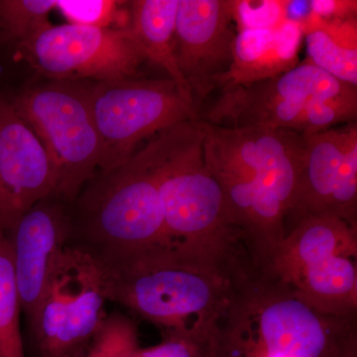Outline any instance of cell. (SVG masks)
I'll return each instance as SVG.
<instances>
[{"label": "cell", "instance_id": "cell-3", "mask_svg": "<svg viewBox=\"0 0 357 357\" xmlns=\"http://www.w3.org/2000/svg\"><path fill=\"white\" fill-rule=\"evenodd\" d=\"M223 347L252 357H357L356 318L321 314L285 284L255 269L220 326Z\"/></svg>", "mask_w": 357, "mask_h": 357}, {"label": "cell", "instance_id": "cell-23", "mask_svg": "<svg viewBox=\"0 0 357 357\" xmlns=\"http://www.w3.org/2000/svg\"><path fill=\"white\" fill-rule=\"evenodd\" d=\"M290 4L284 0H231L236 33L277 27L288 20Z\"/></svg>", "mask_w": 357, "mask_h": 357}, {"label": "cell", "instance_id": "cell-4", "mask_svg": "<svg viewBox=\"0 0 357 357\" xmlns=\"http://www.w3.org/2000/svg\"><path fill=\"white\" fill-rule=\"evenodd\" d=\"M155 168L169 241L189 252L220 260L244 257L225 194L204 159L198 121L182 122L152 138Z\"/></svg>", "mask_w": 357, "mask_h": 357}, {"label": "cell", "instance_id": "cell-10", "mask_svg": "<svg viewBox=\"0 0 357 357\" xmlns=\"http://www.w3.org/2000/svg\"><path fill=\"white\" fill-rule=\"evenodd\" d=\"M356 89L306 59L272 79L220 89V96L199 110L198 121L223 128L288 129L301 134L312 105Z\"/></svg>", "mask_w": 357, "mask_h": 357}, {"label": "cell", "instance_id": "cell-15", "mask_svg": "<svg viewBox=\"0 0 357 357\" xmlns=\"http://www.w3.org/2000/svg\"><path fill=\"white\" fill-rule=\"evenodd\" d=\"M69 204L56 196L39 202L8 232L21 310L34 319L56 265L70 241Z\"/></svg>", "mask_w": 357, "mask_h": 357}, {"label": "cell", "instance_id": "cell-22", "mask_svg": "<svg viewBox=\"0 0 357 357\" xmlns=\"http://www.w3.org/2000/svg\"><path fill=\"white\" fill-rule=\"evenodd\" d=\"M55 10L70 24L126 29L128 2L112 0H58Z\"/></svg>", "mask_w": 357, "mask_h": 357}, {"label": "cell", "instance_id": "cell-16", "mask_svg": "<svg viewBox=\"0 0 357 357\" xmlns=\"http://www.w3.org/2000/svg\"><path fill=\"white\" fill-rule=\"evenodd\" d=\"M303 37L300 23L292 20L272 29L237 32L231 65L215 89L248 86L292 70L300 63Z\"/></svg>", "mask_w": 357, "mask_h": 357}, {"label": "cell", "instance_id": "cell-14", "mask_svg": "<svg viewBox=\"0 0 357 357\" xmlns=\"http://www.w3.org/2000/svg\"><path fill=\"white\" fill-rule=\"evenodd\" d=\"M55 191V172L41 140L10 100L0 96V231L8 234Z\"/></svg>", "mask_w": 357, "mask_h": 357}, {"label": "cell", "instance_id": "cell-21", "mask_svg": "<svg viewBox=\"0 0 357 357\" xmlns=\"http://www.w3.org/2000/svg\"><path fill=\"white\" fill-rule=\"evenodd\" d=\"M218 331L213 333L170 331L161 344L131 347L121 357H218Z\"/></svg>", "mask_w": 357, "mask_h": 357}, {"label": "cell", "instance_id": "cell-8", "mask_svg": "<svg viewBox=\"0 0 357 357\" xmlns=\"http://www.w3.org/2000/svg\"><path fill=\"white\" fill-rule=\"evenodd\" d=\"M86 88L102 144L98 173L121 165L145 140L199 117L191 93L169 77L86 82Z\"/></svg>", "mask_w": 357, "mask_h": 357}, {"label": "cell", "instance_id": "cell-19", "mask_svg": "<svg viewBox=\"0 0 357 357\" xmlns=\"http://www.w3.org/2000/svg\"><path fill=\"white\" fill-rule=\"evenodd\" d=\"M21 312L10 244L7 234L0 231V357H26Z\"/></svg>", "mask_w": 357, "mask_h": 357}, {"label": "cell", "instance_id": "cell-13", "mask_svg": "<svg viewBox=\"0 0 357 357\" xmlns=\"http://www.w3.org/2000/svg\"><path fill=\"white\" fill-rule=\"evenodd\" d=\"M236 37L231 0H178L176 58L199 110L231 65Z\"/></svg>", "mask_w": 357, "mask_h": 357}, {"label": "cell", "instance_id": "cell-5", "mask_svg": "<svg viewBox=\"0 0 357 357\" xmlns=\"http://www.w3.org/2000/svg\"><path fill=\"white\" fill-rule=\"evenodd\" d=\"M69 211L70 245L98 261L171 244L160 201L152 140L121 165L98 173Z\"/></svg>", "mask_w": 357, "mask_h": 357}, {"label": "cell", "instance_id": "cell-7", "mask_svg": "<svg viewBox=\"0 0 357 357\" xmlns=\"http://www.w3.org/2000/svg\"><path fill=\"white\" fill-rule=\"evenodd\" d=\"M9 100L48 153L56 176L55 196L72 204L102 162L86 82L55 81L27 89Z\"/></svg>", "mask_w": 357, "mask_h": 357}, {"label": "cell", "instance_id": "cell-12", "mask_svg": "<svg viewBox=\"0 0 357 357\" xmlns=\"http://www.w3.org/2000/svg\"><path fill=\"white\" fill-rule=\"evenodd\" d=\"M305 139L306 151L286 218L285 236L307 218H333L356 225V121Z\"/></svg>", "mask_w": 357, "mask_h": 357}, {"label": "cell", "instance_id": "cell-11", "mask_svg": "<svg viewBox=\"0 0 357 357\" xmlns=\"http://www.w3.org/2000/svg\"><path fill=\"white\" fill-rule=\"evenodd\" d=\"M17 47L33 68L54 81L132 79L147 62L128 28L50 24Z\"/></svg>", "mask_w": 357, "mask_h": 357}, {"label": "cell", "instance_id": "cell-18", "mask_svg": "<svg viewBox=\"0 0 357 357\" xmlns=\"http://www.w3.org/2000/svg\"><path fill=\"white\" fill-rule=\"evenodd\" d=\"M298 22L306 38L307 60L357 88L356 17L326 20L309 13Z\"/></svg>", "mask_w": 357, "mask_h": 357}, {"label": "cell", "instance_id": "cell-1", "mask_svg": "<svg viewBox=\"0 0 357 357\" xmlns=\"http://www.w3.org/2000/svg\"><path fill=\"white\" fill-rule=\"evenodd\" d=\"M206 164L222 185L232 223L256 267L266 268L286 234L305 136L288 129L204 123Z\"/></svg>", "mask_w": 357, "mask_h": 357}, {"label": "cell", "instance_id": "cell-20", "mask_svg": "<svg viewBox=\"0 0 357 357\" xmlns=\"http://www.w3.org/2000/svg\"><path fill=\"white\" fill-rule=\"evenodd\" d=\"M53 0H0V28L16 45L23 43L50 25Z\"/></svg>", "mask_w": 357, "mask_h": 357}, {"label": "cell", "instance_id": "cell-24", "mask_svg": "<svg viewBox=\"0 0 357 357\" xmlns=\"http://www.w3.org/2000/svg\"><path fill=\"white\" fill-rule=\"evenodd\" d=\"M126 349V340L119 331L103 328L86 357H121Z\"/></svg>", "mask_w": 357, "mask_h": 357}, {"label": "cell", "instance_id": "cell-25", "mask_svg": "<svg viewBox=\"0 0 357 357\" xmlns=\"http://www.w3.org/2000/svg\"><path fill=\"white\" fill-rule=\"evenodd\" d=\"M310 13L326 20L356 17L357 1L354 0H312L307 2Z\"/></svg>", "mask_w": 357, "mask_h": 357}, {"label": "cell", "instance_id": "cell-17", "mask_svg": "<svg viewBox=\"0 0 357 357\" xmlns=\"http://www.w3.org/2000/svg\"><path fill=\"white\" fill-rule=\"evenodd\" d=\"M178 0L128 2V29L147 62L158 66L181 89L191 93L176 58V17Z\"/></svg>", "mask_w": 357, "mask_h": 357}, {"label": "cell", "instance_id": "cell-6", "mask_svg": "<svg viewBox=\"0 0 357 357\" xmlns=\"http://www.w3.org/2000/svg\"><path fill=\"white\" fill-rule=\"evenodd\" d=\"M357 229L333 218L296 225L264 271L317 311L354 319L357 311Z\"/></svg>", "mask_w": 357, "mask_h": 357}, {"label": "cell", "instance_id": "cell-2", "mask_svg": "<svg viewBox=\"0 0 357 357\" xmlns=\"http://www.w3.org/2000/svg\"><path fill=\"white\" fill-rule=\"evenodd\" d=\"M96 262L105 299L165 332H215L251 269L246 260L213 259L173 244Z\"/></svg>", "mask_w": 357, "mask_h": 357}, {"label": "cell", "instance_id": "cell-9", "mask_svg": "<svg viewBox=\"0 0 357 357\" xmlns=\"http://www.w3.org/2000/svg\"><path fill=\"white\" fill-rule=\"evenodd\" d=\"M96 260L68 244L30 323L35 357H86L107 319Z\"/></svg>", "mask_w": 357, "mask_h": 357}]
</instances>
